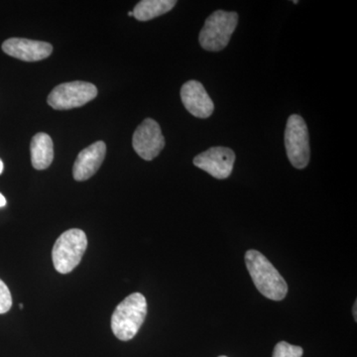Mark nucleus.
Instances as JSON below:
<instances>
[{"instance_id":"0eeeda50","label":"nucleus","mask_w":357,"mask_h":357,"mask_svg":"<svg viewBox=\"0 0 357 357\" xmlns=\"http://www.w3.org/2000/svg\"><path fill=\"white\" fill-rule=\"evenodd\" d=\"M132 146L141 158L151 161L156 158L165 147V138L161 128L154 119H145L136 128L132 137Z\"/></svg>"},{"instance_id":"7ed1b4c3","label":"nucleus","mask_w":357,"mask_h":357,"mask_svg":"<svg viewBox=\"0 0 357 357\" xmlns=\"http://www.w3.org/2000/svg\"><path fill=\"white\" fill-rule=\"evenodd\" d=\"M86 246L88 239L82 229L67 230L59 237L52 251L54 267L59 273L72 272L82 261Z\"/></svg>"},{"instance_id":"9d476101","label":"nucleus","mask_w":357,"mask_h":357,"mask_svg":"<svg viewBox=\"0 0 357 357\" xmlns=\"http://www.w3.org/2000/svg\"><path fill=\"white\" fill-rule=\"evenodd\" d=\"M2 50L7 55L18 60L38 62L51 55L53 47L47 42L36 40L10 38L2 44Z\"/></svg>"},{"instance_id":"ddd939ff","label":"nucleus","mask_w":357,"mask_h":357,"mask_svg":"<svg viewBox=\"0 0 357 357\" xmlns=\"http://www.w3.org/2000/svg\"><path fill=\"white\" fill-rule=\"evenodd\" d=\"M177 4L175 0H142L133 9V17L139 21H148L163 15Z\"/></svg>"},{"instance_id":"20e7f679","label":"nucleus","mask_w":357,"mask_h":357,"mask_svg":"<svg viewBox=\"0 0 357 357\" xmlns=\"http://www.w3.org/2000/svg\"><path fill=\"white\" fill-rule=\"evenodd\" d=\"M238 23V14L217 10L204 22L199 33V44L204 50L211 52L222 51L236 31Z\"/></svg>"},{"instance_id":"f3484780","label":"nucleus","mask_w":357,"mask_h":357,"mask_svg":"<svg viewBox=\"0 0 357 357\" xmlns=\"http://www.w3.org/2000/svg\"><path fill=\"white\" fill-rule=\"evenodd\" d=\"M2 172H3V162L0 159V174H2Z\"/></svg>"},{"instance_id":"dca6fc26","label":"nucleus","mask_w":357,"mask_h":357,"mask_svg":"<svg viewBox=\"0 0 357 357\" xmlns=\"http://www.w3.org/2000/svg\"><path fill=\"white\" fill-rule=\"evenodd\" d=\"M6 204V199L4 198L3 195L0 194V208H3Z\"/></svg>"},{"instance_id":"2eb2a0df","label":"nucleus","mask_w":357,"mask_h":357,"mask_svg":"<svg viewBox=\"0 0 357 357\" xmlns=\"http://www.w3.org/2000/svg\"><path fill=\"white\" fill-rule=\"evenodd\" d=\"M13 307L10 291L3 281L0 280V314H6Z\"/></svg>"},{"instance_id":"f03ea898","label":"nucleus","mask_w":357,"mask_h":357,"mask_svg":"<svg viewBox=\"0 0 357 357\" xmlns=\"http://www.w3.org/2000/svg\"><path fill=\"white\" fill-rule=\"evenodd\" d=\"M147 314V302L141 293H133L122 301L112 317V330L122 342L132 340Z\"/></svg>"},{"instance_id":"6e6552de","label":"nucleus","mask_w":357,"mask_h":357,"mask_svg":"<svg viewBox=\"0 0 357 357\" xmlns=\"http://www.w3.org/2000/svg\"><path fill=\"white\" fill-rule=\"evenodd\" d=\"M236 154L230 148L211 147L195 157L194 165L218 180L227 178L234 170Z\"/></svg>"},{"instance_id":"6ab92c4d","label":"nucleus","mask_w":357,"mask_h":357,"mask_svg":"<svg viewBox=\"0 0 357 357\" xmlns=\"http://www.w3.org/2000/svg\"><path fill=\"white\" fill-rule=\"evenodd\" d=\"M128 15H129V16H133V13H132V11H130V13H128Z\"/></svg>"},{"instance_id":"a211bd4d","label":"nucleus","mask_w":357,"mask_h":357,"mask_svg":"<svg viewBox=\"0 0 357 357\" xmlns=\"http://www.w3.org/2000/svg\"><path fill=\"white\" fill-rule=\"evenodd\" d=\"M354 319H357V316H356L357 305H356V304H354Z\"/></svg>"},{"instance_id":"412c9836","label":"nucleus","mask_w":357,"mask_h":357,"mask_svg":"<svg viewBox=\"0 0 357 357\" xmlns=\"http://www.w3.org/2000/svg\"><path fill=\"white\" fill-rule=\"evenodd\" d=\"M220 357H227V356H220Z\"/></svg>"},{"instance_id":"4468645a","label":"nucleus","mask_w":357,"mask_h":357,"mask_svg":"<svg viewBox=\"0 0 357 357\" xmlns=\"http://www.w3.org/2000/svg\"><path fill=\"white\" fill-rule=\"evenodd\" d=\"M304 351L302 347L281 342L275 347L273 357H302Z\"/></svg>"},{"instance_id":"f257e3e1","label":"nucleus","mask_w":357,"mask_h":357,"mask_svg":"<svg viewBox=\"0 0 357 357\" xmlns=\"http://www.w3.org/2000/svg\"><path fill=\"white\" fill-rule=\"evenodd\" d=\"M245 263L255 287L264 297L273 301L285 299L288 293L285 279L261 252L248 250Z\"/></svg>"},{"instance_id":"aec40b11","label":"nucleus","mask_w":357,"mask_h":357,"mask_svg":"<svg viewBox=\"0 0 357 357\" xmlns=\"http://www.w3.org/2000/svg\"><path fill=\"white\" fill-rule=\"evenodd\" d=\"M20 309L22 310L23 309V305L22 304H20Z\"/></svg>"},{"instance_id":"9b49d317","label":"nucleus","mask_w":357,"mask_h":357,"mask_svg":"<svg viewBox=\"0 0 357 357\" xmlns=\"http://www.w3.org/2000/svg\"><path fill=\"white\" fill-rule=\"evenodd\" d=\"M105 153L107 145L103 141H98L79 152L73 167L75 180L82 182L93 177L102 166Z\"/></svg>"},{"instance_id":"f8f14e48","label":"nucleus","mask_w":357,"mask_h":357,"mask_svg":"<svg viewBox=\"0 0 357 357\" xmlns=\"http://www.w3.org/2000/svg\"><path fill=\"white\" fill-rule=\"evenodd\" d=\"M30 151L32 166L36 170H45L50 167L54 159V145L48 134L37 133L32 138Z\"/></svg>"},{"instance_id":"39448f33","label":"nucleus","mask_w":357,"mask_h":357,"mask_svg":"<svg viewBox=\"0 0 357 357\" xmlns=\"http://www.w3.org/2000/svg\"><path fill=\"white\" fill-rule=\"evenodd\" d=\"M310 137L307 124L300 115L288 119L285 130V146L289 161L295 168H306L310 162Z\"/></svg>"},{"instance_id":"1a4fd4ad","label":"nucleus","mask_w":357,"mask_h":357,"mask_svg":"<svg viewBox=\"0 0 357 357\" xmlns=\"http://www.w3.org/2000/svg\"><path fill=\"white\" fill-rule=\"evenodd\" d=\"M181 98L185 109L199 119H208L215 109V105L208 91L198 81H189L183 84Z\"/></svg>"},{"instance_id":"423d86ee","label":"nucleus","mask_w":357,"mask_h":357,"mask_svg":"<svg viewBox=\"0 0 357 357\" xmlns=\"http://www.w3.org/2000/svg\"><path fill=\"white\" fill-rule=\"evenodd\" d=\"M98 96L95 84L70 82L59 84L48 96V105L54 109L67 110L83 107Z\"/></svg>"}]
</instances>
